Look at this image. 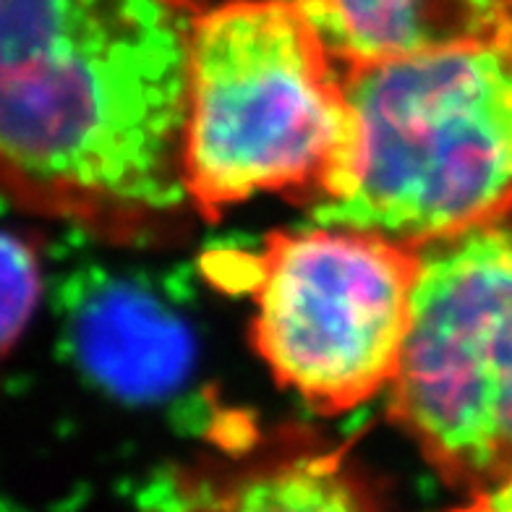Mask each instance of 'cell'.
Returning a JSON list of instances; mask_svg holds the SVG:
<instances>
[{
  "instance_id": "cell-7",
  "label": "cell",
  "mask_w": 512,
  "mask_h": 512,
  "mask_svg": "<svg viewBox=\"0 0 512 512\" xmlns=\"http://www.w3.org/2000/svg\"><path fill=\"white\" fill-rule=\"evenodd\" d=\"M76 351L102 384L128 398H155L189 371L191 340L152 298L110 288L79 311Z\"/></svg>"
},
{
  "instance_id": "cell-2",
  "label": "cell",
  "mask_w": 512,
  "mask_h": 512,
  "mask_svg": "<svg viewBox=\"0 0 512 512\" xmlns=\"http://www.w3.org/2000/svg\"><path fill=\"white\" fill-rule=\"evenodd\" d=\"M358 123L335 58L298 0L207 6L191 42L183 183L204 220L254 194H348Z\"/></svg>"
},
{
  "instance_id": "cell-4",
  "label": "cell",
  "mask_w": 512,
  "mask_h": 512,
  "mask_svg": "<svg viewBox=\"0 0 512 512\" xmlns=\"http://www.w3.org/2000/svg\"><path fill=\"white\" fill-rule=\"evenodd\" d=\"M390 418L471 510H512V223L418 246Z\"/></svg>"
},
{
  "instance_id": "cell-9",
  "label": "cell",
  "mask_w": 512,
  "mask_h": 512,
  "mask_svg": "<svg viewBox=\"0 0 512 512\" xmlns=\"http://www.w3.org/2000/svg\"><path fill=\"white\" fill-rule=\"evenodd\" d=\"M42 293L37 249L27 238L0 230V361L29 327Z\"/></svg>"
},
{
  "instance_id": "cell-8",
  "label": "cell",
  "mask_w": 512,
  "mask_h": 512,
  "mask_svg": "<svg viewBox=\"0 0 512 512\" xmlns=\"http://www.w3.org/2000/svg\"><path fill=\"white\" fill-rule=\"evenodd\" d=\"M241 507H356L353 489L337 465L327 460H301L243 486Z\"/></svg>"
},
{
  "instance_id": "cell-5",
  "label": "cell",
  "mask_w": 512,
  "mask_h": 512,
  "mask_svg": "<svg viewBox=\"0 0 512 512\" xmlns=\"http://www.w3.org/2000/svg\"><path fill=\"white\" fill-rule=\"evenodd\" d=\"M254 345L317 413L387 390L411 322L418 249L345 225L275 233L251 259Z\"/></svg>"
},
{
  "instance_id": "cell-6",
  "label": "cell",
  "mask_w": 512,
  "mask_h": 512,
  "mask_svg": "<svg viewBox=\"0 0 512 512\" xmlns=\"http://www.w3.org/2000/svg\"><path fill=\"white\" fill-rule=\"evenodd\" d=\"M343 66L512 40V0H298Z\"/></svg>"
},
{
  "instance_id": "cell-3",
  "label": "cell",
  "mask_w": 512,
  "mask_h": 512,
  "mask_svg": "<svg viewBox=\"0 0 512 512\" xmlns=\"http://www.w3.org/2000/svg\"><path fill=\"white\" fill-rule=\"evenodd\" d=\"M345 89L356 173L314 223L418 249L512 215V40L345 66Z\"/></svg>"
},
{
  "instance_id": "cell-1",
  "label": "cell",
  "mask_w": 512,
  "mask_h": 512,
  "mask_svg": "<svg viewBox=\"0 0 512 512\" xmlns=\"http://www.w3.org/2000/svg\"><path fill=\"white\" fill-rule=\"evenodd\" d=\"M207 0H0V199L97 236L194 212L191 42Z\"/></svg>"
}]
</instances>
